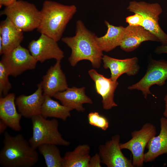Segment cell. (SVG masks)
<instances>
[{
    "instance_id": "cell-1",
    "label": "cell",
    "mask_w": 167,
    "mask_h": 167,
    "mask_svg": "<svg viewBox=\"0 0 167 167\" xmlns=\"http://www.w3.org/2000/svg\"><path fill=\"white\" fill-rule=\"evenodd\" d=\"M96 36L81 20H78L76 23L75 35L62 38V41L71 49L68 61L71 66H75L81 61L87 60L94 68L100 67L104 55L96 43Z\"/></svg>"
},
{
    "instance_id": "cell-2",
    "label": "cell",
    "mask_w": 167,
    "mask_h": 167,
    "mask_svg": "<svg viewBox=\"0 0 167 167\" xmlns=\"http://www.w3.org/2000/svg\"><path fill=\"white\" fill-rule=\"evenodd\" d=\"M3 146L0 152V165L3 167H31L39 160L36 149L21 134L13 136L4 134Z\"/></svg>"
},
{
    "instance_id": "cell-3",
    "label": "cell",
    "mask_w": 167,
    "mask_h": 167,
    "mask_svg": "<svg viewBox=\"0 0 167 167\" xmlns=\"http://www.w3.org/2000/svg\"><path fill=\"white\" fill-rule=\"evenodd\" d=\"M77 11V7L74 5H65L45 0L41 10V20L37 28V31L58 42Z\"/></svg>"
},
{
    "instance_id": "cell-4",
    "label": "cell",
    "mask_w": 167,
    "mask_h": 167,
    "mask_svg": "<svg viewBox=\"0 0 167 167\" xmlns=\"http://www.w3.org/2000/svg\"><path fill=\"white\" fill-rule=\"evenodd\" d=\"M32 135L28 141L31 146L36 149L45 144L68 146L70 143L64 139L58 130L59 123L55 118L47 120L41 114L31 118Z\"/></svg>"
},
{
    "instance_id": "cell-5",
    "label": "cell",
    "mask_w": 167,
    "mask_h": 167,
    "mask_svg": "<svg viewBox=\"0 0 167 167\" xmlns=\"http://www.w3.org/2000/svg\"><path fill=\"white\" fill-rule=\"evenodd\" d=\"M0 15L6 16L15 26L23 32L37 29L41 18V11L33 4L22 0L5 7Z\"/></svg>"
},
{
    "instance_id": "cell-6",
    "label": "cell",
    "mask_w": 167,
    "mask_h": 167,
    "mask_svg": "<svg viewBox=\"0 0 167 167\" xmlns=\"http://www.w3.org/2000/svg\"><path fill=\"white\" fill-rule=\"evenodd\" d=\"M127 9L130 12L141 15L143 18L142 27L156 36L162 45H167V34L158 22L159 16L163 12L159 3L132 1L129 2Z\"/></svg>"
},
{
    "instance_id": "cell-7",
    "label": "cell",
    "mask_w": 167,
    "mask_h": 167,
    "mask_svg": "<svg viewBox=\"0 0 167 167\" xmlns=\"http://www.w3.org/2000/svg\"><path fill=\"white\" fill-rule=\"evenodd\" d=\"M156 133V126L151 123L147 122L139 130L131 132V139L125 143H120L121 149H127L131 152L134 167L143 165L145 149L149 141Z\"/></svg>"
},
{
    "instance_id": "cell-8",
    "label": "cell",
    "mask_w": 167,
    "mask_h": 167,
    "mask_svg": "<svg viewBox=\"0 0 167 167\" xmlns=\"http://www.w3.org/2000/svg\"><path fill=\"white\" fill-rule=\"evenodd\" d=\"M167 79V61L151 59L148 65L146 72L143 78L137 83L129 86L130 90L141 91L144 98L146 99L148 95H153L150 88L153 85L163 86Z\"/></svg>"
},
{
    "instance_id": "cell-9",
    "label": "cell",
    "mask_w": 167,
    "mask_h": 167,
    "mask_svg": "<svg viewBox=\"0 0 167 167\" xmlns=\"http://www.w3.org/2000/svg\"><path fill=\"white\" fill-rule=\"evenodd\" d=\"M9 75L16 77L28 70L34 69L38 62L28 49L19 45L2 54L0 62Z\"/></svg>"
},
{
    "instance_id": "cell-10",
    "label": "cell",
    "mask_w": 167,
    "mask_h": 167,
    "mask_svg": "<svg viewBox=\"0 0 167 167\" xmlns=\"http://www.w3.org/2000/svg\"><path fill=\"white\" fill-rule=\"evenodd\" d=\"M28 49L34 58L41 63L52 59L61 61L64 57V53L57 42L44 34H41L37 39L31 41Z\"/></svg>"
},
{
    "instance_id": "cell-11",
    "label": "cell",
    "mask_w": 167,
    "mask_h": 167,
    "mask_svg": "<svg viewBox=\"0 0 167 167\" xmlns=\"http://www.w3.org/2000/svg\"><path fill=\"white\" fill-rule=\"evenodd\" d=\"M120 135L117 134L99 147L101 163L108 167H134L131 159L126 157L120 147Z\"/></svg>"
},
{
    "instance_id": "cell-12",
    "label": "cell",
    "mask_w": 167,
    "mask_h": 167,
    "mask_svg": "<svg viewBox=\"0 0 167 167\" xmlns=\"http://www.w3.org/2000/svg\"><path fill=\"white\" fill-rule=\"evenodd\" d=\"M40 83L44 96L51 97L68 88L66 76L61 68V61H56L53 66H50Z\"/></svg>"
},
{
    "instance_id": "cell-13",
    "label": "cell",
    "mask_w": 167,
    "mask_h": 167,
    "mask_svg": "<svg viewBox=\"0 0 167 167\" xmlns=\"http://www.w3.org/2000/svg\"><path fill=\"white\" fill-rule=\"evenodd\" d=\"M88 73L94 82L96 92L102 97L103 108L109 110L117 106L114 100V92L118 84L117 81L105 77L94 69L89 70Z\"/></svg>"
},
{
    "instance_id": "cell-14",
    "label": "cell",
    "mask_w": 167,
    "mask_h": 167,
    "mask_svg": "<svg viewBox=\"0 0 167 167\" xmlns=\"http://www.w3.org/2000/svg\"><path fill=\"white\" fill-rule=\"evenodd\" d=\"M105 69H109L111 77L113 81H117L122 75L126 74L129 76L135 75L140 69L139 59L136 57L124 59H118L104 55L102 58Z\"/></svg>"
},
{
    "instance_id": "cell-15",
    "label": "cell",
    "mask_w": 167,
    "mask_h": 167,
    "mask_svg": "<svg viewBox=\"0 0 167 167\" xmlns=\"http://www.w3.org/2000/svg\"><path fill=\"white\" fill-rule=\"evenodd\" d=\"M45 96L41 83L37 85L36 91L31 95H21L15 99V103L18 112L26 118H31L33 116L41 114L42 105Z\"/></svg>"
},
{
    "instance_id": "cell-16",
    "label": "cell",
    "mask_w": 167,
    "mask_h": 167,
    "mask_svg": "<svg viewBox=\"0 0 167 167\" xmlns=\"http://www.w3.org/2000/svg\"><path fill=\"white\" fill-rule=\"evenodd\" d=\"M159 42L157 38L142 26L128 25L125 27L124 37L120 46L122 50L131 52L137 48L143 42Z\"/></svg>"
},
{
    "instance_id": "cell-17",
    "label": "cell",
    "mask_w": 167,
    "mask_h": 167,
    "mask_svg": "<svg viewBox=\"0 0 167 167\" xmlns=\"http://www.w3.org/2000/svg\"><path fill=\"white\" fill-rule=\"evenodd\" d=\"M84 87L68 88L64 91L58 92L53 97L59 100L62 105L72 110L83 112L85 110L83 104H93L92 100L85 94Z\"/></svg>"
},
{
    "instance_id": "cell-18",
    "label": "cell",
    "mask_w": 167,
    "mask_h": 167,
    "mask_svg": "<svg viewBox=\"0 0 167 167\" xmlns=\"http://www.w3.org/2000/svg\"><path fill=\"white\" fill-rule=\"evenodd\" d=\"M23 32L8 18L1 21L0 40L2 42V48L0 55L9 52L20 45L24 39Z\"/></svg>"
},
{
    "instance_id": "cell-19",
    "label": "cell",
    "mask_w": 167,
    "mask_h": 167,
    "mask_svg": "<svg viewBox=\"0 0 167 167\" xmlns=\"http://www.w3.org/2000/svg\"><path fill=\"white\" fill-rule=\"evenodd\" d=\"M15 95L8 93L0 98V118L13 130L19 131L21 129L20 122L22 117L16 110Z\"/></svg>"
},
{
    "instance_id": "cell-20",
    "label": "cell",
    "mask_w": 167,
    "mask_h": 167,
    "mask_svg": "<svg viewBox=\"0 0 167 167\" xmlns=\"http://www.w3.org/2000/svg\"><path fill=\"white\" fill-rule=\"evenodd\" d=\"M160 122L159 134L153 137L146 146L148 150L144 153V162L154 161L160 155L167 153V118L162 117Z\"/></svg>"
},
{
    "instance_id": "cell-21",
    "label": "cell",
    "mask_w": 167,
    "mask_h": 167,
    "mask_svg": "<svg viewBox=\"0 0 167 167\" xmlns=\"http://www.w3.org/2000/svg\"><path fill=\"white\" fill-rule=\"evenodd\" d=\"M104 22L107 28L106 33L100 37L96 36L95 39L103 52H109L120 46L124 35L125 27L113 25L106 20Z\"/></svg>"
},
{
    "instance_id": "cell-22",
    "label": "cell",
    "mask_w": 167,
    "mask_h": 167,
    "mask_svg": "<svg viewBox=\"0 0 167 167\" xmlns=\"http://www.w3.org/2000/svg\"><path fill=\"white\" fill-rule=\"evenodd\" d=\"M90 151L89 145L83 144L72 151L66 152L63 157L62 167H88Z\"/></svg>"
},
{
    "instance_id": "cell-23",
    "label": "cell",
    "mask_w": 167,
    "mask_h": 167,
    "mask_svg": "<svg viewBox=\"0 0 167 167\" xmlns=\"http://www.w3.org/2000/svg\"><path fill=\"white\" fill-rule=\"evenodd\" d=\"M72 110L53 100L51 97L45 96L41 107V115L46 118H54L66 121L68 118L71 117L70 112Z\"/></svg>"
},
{
    "instance_id": "cell-24",
    "label": "cell",
    "mask_w": 167,
    "mask_h": 167,
    "mask_svg": "<svg viewBox=\"0 0 167 167\" xmlns=\"http://www.w3.org/2000/svg\"><path fill=\"white\" fill-rule=\"evenodd\" d=\"M57 145L42 144L38 147L39 153L43 156L47 167H62L63 158Z\"/></svg>"
},
{
    "instance_id": "cell-25",
    "label": "cell",
    "mask_w": 167,
    "mask_h": 167,
    "mask_svg": "<svg viewBox=\"0 0 167 167\" xmlns=\"http://www.w3.org/2000/svg\"><path fill=\"white\" fill-rule=\"evenodd\" d=\"M88 123L90 125L102 130H106L109 127V122L107 119L100 115L98 112H90L88 114Z\"/></svg>"
},
{
    "instance_id": "cell-26",
    "label": "cell",
    "mask_w": 167,
    "mask_h": 167,
    "mask_svg": "<svg viewBox=\"0 0 167 167\" xmlns=\"http://www.w3.org/2000/svg\"><path fill=\"white\" fill-rule=\"evenodd\" d=\"M9 75L3 64L0 62V98L6 96L12 88L9 81Z\"/></svg>"
},
{
    "instance_id": "cell-27",
    "label": "cell",
    "mask_w": 167,
    "mask_h": 167,
    "mask_svg": "<svg viewBox=\"0 0 167 167\" xmlns=\"http://www.w3.org/2000/svg\"><path fill=\"white\" fill-rule=\"evenodd\" d=\"M126 22L129 25L132 26H142L143 18L142 15L139 13H135L134 15L127 17Z\"/></svg>"
},
{
    "instance_id": "cell-28",
    "label": "cell",
    "mask_w": 167,
    "mask_h": 167,
    "mask_svg": "<svg viewBox=\"0 0 167 167\" xmlns=\"http://www.w3.org/2000/svg\"><path fill=\"white\" fill-rule=\"evenodd\" d=\"M101 160L99 154L96 153L89 159L88 167H101Z\"/></svg>"
},
{
    "instance_id": "cell-29",
    "label": "cell",
    "mask_w": 167,
    "mask_h": 167,
    "mask_svg": "<svg viewBox=\"0 0 167 167\" xmlns=\"http://www.w3.org/2000/svg\"><path fill=\"white\" fill-rule=\"evenodd\" d=\"M155 53L158 54H167V45H161L157 46L154 50Z\"/></svg>"
},
{
    "instance_id": "cell-30",
    "label": "cell",
    "mask_w": 167,
    "mask_h": 167,
    "mask_svg": "<svg viewBox=\"0 0 167 167\" xmlns=\"http://www.w3.org/2000/svg\"><path fill=\"white\" fill-rule=\"evenodd\" d=\"M17 0H0V8L2 6L6 7L11 5Z\"/></svg>"
},
{
    "instance_id": "cell-31",
    "label": "cell",
    "mask_w": 167,
    "mask_h": 167,
    "mask_svg": "<svg viewBox=\"0 0 167 167\" xmlns=\"http://www.w3.org/2000/svg\"><path fill=\"white\" fill-rule=\"evenodd\" d=\"M8 127L7 125L2 120H0V134L4 133L6 128Z\"/></svg>"
},
{
    "instance_id": "cell-32",
    "label": "cell",
    "mask_w": 167,
    "mask_h": 167,
    "mask_svg": "<svg viewBox=\"0 0 167 167\" xmlns=\"http://www.w3.org/2000/svg\"><path fill=\"white\" fill-rule=\"evenodd\" d=\"M164 101L165 103V109L163 115L164 117L167 118V93L164 97Z\"/></svg>"
}]
</instances>
